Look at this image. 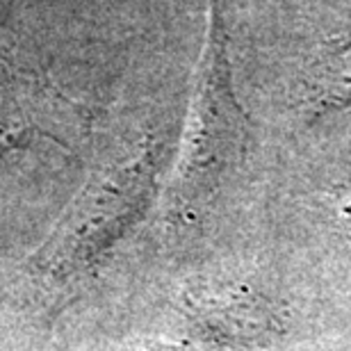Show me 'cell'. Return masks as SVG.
<instances>
[{
	"mask_svg": "<svg viewBox=\"0 0 351 351\" xmlns=\"http://www.w3.org/2000/svg\"><path fill=\"white\" fill-rule=\"evenodd\" d=\"M192 114L171 180V206L178 215L201 213L242 165L247 119L235 98L228 62V34L221 0H210Z\"/></svg>",
	"mask_w": 351,
	"mask_h": 351,
	"instance_id": "cell-1",
	"label": "cell"
},
{
	"mask_svg": "<svg viewBox=\"0 0 351 351\" xmlns=\"http://www.w3.org/2000/svg\"><path fill=\"white\" fill-rule=\"evenodd\" d=\"M301 110L308 121L351 108V41L335 39L322 48L306 73Z\"/></svg>",
	"mask_w": 351,
	"mask_h": 351,
	"instance_id": "cell-4",
	"label": "cell"
},
{
	"mask_svg": "<svg viewBox=\"0 0 351 351\" xmlns=\"http://www.w3.org/2000/svg\"><path fill=\"white\" fill-rule=\"evenodd\" d=\"M71 125V103L37 66L0 46V160L41 137L69 149Z\"/></svg>",
	"mask_w": 351,
	"mask_h": 351,
	"instance_id": "cell-2",
	"label": "cell"
},
{
	"mask_svg": "<svg viewBox=\"0 0 351 351\" xmlns=\"http://www.w3.org/2000/svg\"><path fill=\"white\" fill-rule=\"evenodd\" d=\"M331 213H333L335 226H338V230L347 237L349 244H351V182L333 196Z\"/></svg>",
	"mask_w": 351,
	"mask_h": 351,
	"instance_id": "cell-5",
	"label": "cell"
},
{
	"mask_svg": "<svg viewBox=\"0 0 351 351\" xmlns=\"http://www.w3.org/2000/svg\"><path fill=\"white\" fill-rule=\"evenodd\" d=\"M199 317L221 342L265 347L283 331L278 311L249 285H223L199 299Z\"/></svg>",
	"mask_w": 351,
	"mask_h": 351,
	"instance_id": "cell-3",
	"label": "cell"
}]
</instances>
